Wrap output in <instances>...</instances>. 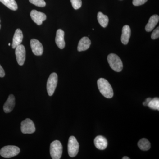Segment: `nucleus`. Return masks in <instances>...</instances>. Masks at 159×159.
Masks as SVG:
<instances>
[{
    "label": "nucleus",
    "mask_w": 159,
    "mask_h": 159,
    "mask_svg": "<svg viewBox=\"0 0 159 159\" xmlns=\"http://www.w3.org/2000/svg\"><path fill=\"white\" fill-rule=\"evenodd\" d=\"M98 89L101 94L107 98H111L113 97L114 93L112 88L107 80L100 78L97 81Z\"/></svg>",
    "instance_id": "nucleus-1"
},
{
    "label": "nucleus",
    "mask_w": 159,
    "mask_h": 159,
    "mask_svg": "<svg viewBox=\"0 0 159 159\" xmlns=\"http://www.w3.org/2000/svg\"><path fill=\"white\" fill-rule=\"evenodd\" d=\"M107 61L111 68L117 72H120L123 69V64L120 57L115 54H110L107 56Z\"/></svg>",
    "instance_id": "nucleus-2"
},
{
    "label": "nucleus",
    "mask_w": 159,
    "mask_h": 159,
    "mask_svg": "<svg viewBox=\"0 0 159 159\" xmlns=\"http://www.w3.org/2000/svg\"><path fill=\"white\" fill-rule=\"evenodd\" d=\"M20 148L14 145L4 146L0 150V155L3 157L9 158L17 155L20 152Z\"/></svg>",
    "instance_id": "nucleus-3"
},
{
    "label": "nucleus",
    "mask_w": 159,
    "mask_h": 159,
    "mask_svg": "<svg viewBox=\"0 0 159 159\" xmlns=\"http://www.w3.org/2000/svg\"><path fill=\"white\" fill-rule=\"evenodd\" d=\"M62 145L58 140L53 141L50 145V154L53 159H59L62 154Z\"/></svg>",
    "instance_id": "nucleus-4"
},
{
    "label": "nucleus",
    "mask_w": 159,
    "mask_h": 159,
    "mask_svg": "<svg viewBox=\"0 0 159 159\" xmlns=\"http://www.w3.org/2000/svg\"><path fill=\"white\" fill-rule=\"evenodd\" d=\"M79 149V143L75 137L72 136L69 138L68 144V152L69 156L71 157H76Z\"/></svg>",
    "instance_id": "nucleus-5"
},
{
    "label": "nucleus",
    "mask_w": 159,
    "mask_h": 159,
    "mask_svg": "<svg viewBox=\"0 0 159 159\" xmlns=\"http://www.w3.org/2000/svg\"><path fill=\"white\" fill-rule=\"evenodd\" d=\"M57 81L58 79L57 74L52 73L49 76L47 84V91L49 96H52L54 94L57 87Z\"/></svg>",
    "instance_id": "nucleus-6"
},
{
    "label": "nucleus",
    "mask_w": 159,
    "mask_h": 159,
    "mask_svg": "<svg viewBox=\"0 0 159 159\" xmlns=\"http://www.w3.org/2000/svg\"><path fill=\"white\" fill-rule=\"evenodd\" d=\"M21 131L24 134H33L35 131L34 122L29 119H26L21 123Z\"/></svg>",
    "instance_id": "nucleus-7"
},
{
    "label": "nucleus",
    "mask_w": 159,
    "mask_h": 159,
    "mask_svg": "<svg viewBox=\"0 0 159 159\" xmlns=\"http://www.w3.org/2000/svg\"><path fill=\"white\" fill-rule=\"evenodd\" d=\"M15 54L18 64L20 66H23L26 58L25 48L23 45L21 44L16 48Z\"/></svg>",
    "instance_id": "nucleus-8"
},
{
    "label": "nucleus",
    "mask_w": 159,
    "mask_h": 159,
    "mask_svg": "<svg viewBox=\"0 0 159 159\" xmlns=\"http://www.w3.org/2000/svg\"><path fill=\"white\" fill-rule=\"evenodd\" d=\"M31 19L36 23L38 25H41L43 22L45 20L47 16L45 13L40 11H38L36 10H32L30 13Z\"/></svg>",
    "instance_id": "nucleus-9"
},
{
    "label": "nucleus",
    "mask_w": 159,
    "mask_h": 159,
    "mask_svg": "<svg viewBox=\"0 0 159 159\" xmlns=\"http://www.w3.org/2000/svg\"><path fill=\"white\" fill-rule=\"evenodd\" d=\"M30 46L33 54L36 56H41L43 52V47L41 43L36 39L30 41Z\"/></svg>",
    "instance_id": "nucleus-10"
},
{
    "label": "nucleus",
    "mask_w": 159,
    "mask_h": 159,
    "mask_svg": "<svg viewBox=\"0 0 159 159\" xmlns=\"http://www.w3.org/2000/svg\"><path fill=\"white\" fill-rule=\"evenodd\" d=\"M15 106V98L12 94L9 95L3 106V110L6 113H9L13 110Z\"/></svg>",
    "instance_id": "nucleus-11"
},
{
    "label": "nucleus",
    "mask_w": 159,
    "mask_h": 159,
    "mask_svg": "<svg viewBox=\"0 0 159 159\" xmlns=\"http://www.w3.org/2000/svg\"><path fill=\"white\" fill-rule=\"evenodd\" d=\"M64 36L65 32L62 30L59 29L57 30L55 38V42L57 47L61 49L64 48L65 47Z\"/></svg>",
    "instance_id": "nucleus-12"
},
{
    "label": "nucleus",
    "mask_w": 159,
    "mask_h": 159,
    "mask_svg": "<svg viewBox=\"0 0 159 159\" xmlns=\"http://www.w3.org/2000/svg\"><path fill=\"white\" fill-rule=\"evenodd\" d=\"M23 39L22 31L19 29H16L12 39V45H11L12 48L15 49L18 46L20 45L22 42Z\"/></svg>",
    "instance_id": "nucleus-13"
},
{
    "label": "nucleus",
    "mask_w": 159,
    "mask_h": 159,
    "mask_svg": "<svg viewBox=\"0 0 159 159\" xmlns=\"http://www.w3.org/2000/svg\"><path fill=\"white\" fill-rule=\"evenodd\" d=\"M94 144L96 148L99 150H104L107 147L108 143L105 137L99 135L94 139Z\"/></svg>",
    "instance_id": "nucleus-14"
},
{
    "label": "nucleus",
    "mask_w": 159,
    "mask_h": 159,
    "mask_svg": "<svg viewBox=\"0 0 159 159\" xmlns=\"http://www.w3.org/2000/svg\"><path fill=\"white\" fill-rule=\"evenodd\" d=\"M131 35V29L129 26L125 25L123 26L122 29V34L121 36V42L123 44L128 43Z\"/></svg>",
    "instance_id": "nucleus-15"
},
{
    "label": "nucleus",
    "mask_w": 159,
    "mask_h": 159,
    "mask_svg": "<svg viewBox=\"0 0 159 159\" xmlns=\"http://www.w3.org/2000/svg\"><path fill=\"white\" fill-rule=\"evenodd\" d=\"M159 21V16L157 15H153L149 18L148 24L145 26V31L150 32L157 25Z\"/></svg>",
    "instance_id": "nucleus-16"
},
{
    "label": "nucleus",
    "mask_w": 159,
    "mask_h": 159,
    "mask_svg": "<svg viewBox=\"0 0 159 159\" xmlns=\"http://www.w3.org/2000/svg\"><path fill=\"white\" fill-rule=\"evenodd\" d=\"M91 44L90 40L88 37H84L80 39L77 47L78 51H85L89 48Z\"/></svg>",
    "instance_id": "nucleus-17"
},
{
    "label": "nucleus",
    "mask_w": 159,
    "mask_h": 159,
    "mask_svg": "<svg viewBox=\"0 0 159 159\" xmlns=\"http://www.w3.org/2000/svg\"><path fill=\"white\" fill-rule=\"evenodd\" d=\"M97 20L99 25L102 27L106 28L107 27L109 22V19L107 16L99 11L97 14Z\"/></svg>",
    "instance_id": "nucleus-18"
},
{
    "label": "nucleus",
    "mask_w": 159,
    "mask_h": 159,
    "mask_svg": "<svg viewBox=\"0 0 159 159\" xmlns=\"http://www.w3.org/2000/svg\"><path fill=\"white\" fill-rule=\"evenodd\" d=\"M138 145L139 148L142 150L147 151L151 148L150 142L146 139H142L139 140Z\"/></svg>",
    "instance_id": "nucleus-19"
},
{
    "label": "nucleus",
    "mask_w": 159,
    "mask_h": 159,
    "mask_svg": "<svg viewBox=\"0 0 159 159\" xmlns=\"http://www.w3.org/2000/svg\"><path fill=\"white\" fill-rule=\"evenodd\" d=\"M0 2L13 11H16L18 9L17 3L15 0H0Z\"/></svg>",
    "instance_id": "nucleus-20"
},
{
    "label": "nucleus",
    "mask_w": 159,
    "mask_h": 159,
    "mask_svg": "<svg viewBox=\"0 0 159 159\" xmlns=\"http://www.w3.org/2000/svg\"><path fill=\"white\" fill-rule=\"evenodd\" d=\"M148 107L153 110H159V99L158 98H155L151 99L148 105Z\"/></svg>",
    "instance_id": "nucleus-21"
},
{
    "label": "nucleus",
    "mask_w": 159,
    "mask_h": 159,
    "mask_svg": "<svg viewBox=\"0 0 159 159\" xmlns=\"http://www.w3.org/2000/svg\"><path fill=\"white\" fill-rule=\"evenodd\" d=\"M29 1L31 4L38 7H44L46 5L45 2L44 0H29Z\"/></svg>",
    "instance_id": "nucleus-22"
},
{
    "label": "nucleus",
    "mask_w": 159,
    "mask_h": 159,
    "mask_svg": "<svg viewBox=\"0 0 159 159\" xmlns=\"http://www.w3.org/2000/svg\"><path fill=\"white\" fill-rule=\"evenodd\" d=\"M70 2L74 9H79L82 6L81 0H70Z\"/></svg>",
    "instance_id": "nucleus-23"
},
{
    "label": "nucleus",
    "mask_w": 159,
    "mask_h": 159,
    "mask_svg": "<svg viewBox=\"0 0 159 159\" xmlns=\"http://www.w3.org/2000/svg\"><path fill=\"white\" fill-rule=\"evenodd\" d=\"M159 37V27L154 30L151 34V38L152 39H156Z\"/></svg>",
    "instance_id": "nucleus-24"
},
{
    "label": "nucleus",
    "mask_w": 159,
    "mask_h": 159,
    "mask_svg": "<svg viewBox=\"0 0 159 159\" xmlns=\"http://www.w3.org/2000/svg\"><path fill=\"white\" fill-rule=\"evenodd\" d=\"M148 0H133V4L134 6H140L145 4Z\"/></svg>",
    "instance_id": "nucleus-25"
},
{
    "label": "nucleus",
    "mask_w": 159,
    "mask_h": 159,
    "mask_svg": "<svg viewBox=\"0 0 159 159\" xmlns=\"http://www.w3.org/2000/svg\"><path fill=\"white\" fill-rule=\"evenodd\" d=\"M5 72L3 69L2 67L0 65V77H5Z\"/></svg>",
    "instance_id": "nucleus-26"
},
{
    "label": "nucleus",
    "mask_w": 159,
    "mask_h": 159,
    "mask_svg": "<svg viewBox=\"0 0 159 159\" xmlns=\"http://www.w3.org/2000/svg\"><path fill=\"white\" fill-rule=\"evenodd\" d=\"M151 99H152L151 98H147V99H146V100H145V102H143V105H145V106H147V105H148V102H149V101H150Z\"/></svg>",
    "instance_id": "nucleus-27"
},
{
    "label": "nucleus",
    "mask_w": 159,
    "mask_h": 159,
    "mask_svg": "<svg viewBox=\"0 0 159 159\" xmlns=\"http://www.w3.org/2000/svg\"><path fill=\"white\" fill-rule=\"evenodd\" d=\"M129 157H124L123 158H122V159H129Z\"/></svg>",
    "instance_id": "nucleus-28"
},
{
    "label": "nucleus",
    "mask_w": 159,
    "mask_h": 159,
    "mask_svg": "<svg viewBox=\"0 0 159 159\" xmlns=\"http://www.w3.org/2000/svg\"><path fill=\"white\" fill-rule=\"evenodd\" d=\"M0 23H1V20H0ZM1 24H0V29H1Z\"/></svg>",
    "instance_id": "nucleus-29"
},
{
    "label": "nucleus",
    "mask_w": 159,
    "mask_h": 159,
    "mask_svg": "<svg viewBox=\"0 0 159 159\" xmlns=\"http://www.w3.org/2000/svg\"><path fill=\"white\" fill-rule=\"evenodd\" d=\"M10 45H11V44H10V43H9V46H10Z\"/></svg>",
    "instance_id": "nucleus-30"
}]
</instances>
